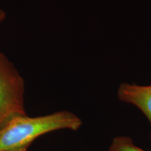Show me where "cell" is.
<instances>
[{
  "instance_id": "6da1fadb",
  "label": "cell",
  "mask_w": 151,
  "mask_h": 151,
  "mask_svg": "<svg viewBox=\"0 0 151 151\" xmlns=\"http://www.w3.org/2000/svg\"><path fill=\"white\" fill-rule=\"evenodd\" d=\"M82 124V120L69 111L38 117H15L0 128V151H27L41 136L60 129L76 131Z\"/></svg>"
},
{
  "instance_id": "7a4b0ae2",
  "label": "cell",
  "mask_w": 151,
  "mask_h": 151,
  "mask_svg": "<svg viewBox=\"0 0 151 151\" xmlns=\"http://www.w3.org/2000/svg\"><path fill=\"white\" fill-rule=\"evenodd\" d=\"M24 81L16 68L0 52V128L11 119L25 116Z\"/></svg>"
},
{
  "instance_id": "3957f363",
  "label": "cell",
  "mask_w": 151,
  "mask_h": 151,
  "mask_svg": "<svg viewBox=\"0 0 151 151\" xmlns=\"http://www.w3.org/2000/svg\"><path fill=\"white\" fill-rule=\"evenodd\" d=\"M117 95L120 101L137 107L148 119L151 129V86L122 83ZM150 139L151 141V129Z\"/></svg>"
},
{
  "instance_id": "277c9868",
  "label": "cell",
  "mask_w": 151,
  "mask_h": 151,
  "mask_svg": "<svg viewBox=\"0 0 151 151\" xmlns=\"http://www.w3.org/2000/svg\"><path fill=\"white\" fill-rule=\"evenodd\" d=\"M108 151H146L134 143L131 137L118 136L113 138Z\"/></svg>"
},
{
  "instance_id": "5b68a950",
  "label": "cell",
  "mask_w": 151,
  "mask_h": 151,
  "mask_svg": "<svg viewBox=\"0 0 151 151\" xmlns=\"http://www.w3.org/2000/svg\"><path fill=\"white\" fill-rule=\"evenodd\" d=\"M6 16V15L5 11H3L2 9H0V24L5 20Z\"/></svg>"
}]
</instances>
